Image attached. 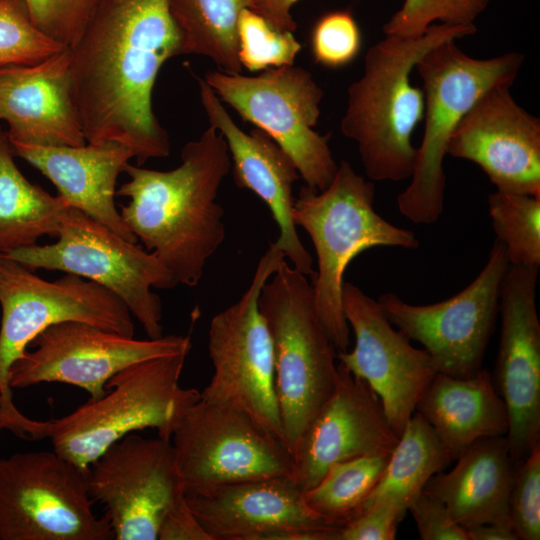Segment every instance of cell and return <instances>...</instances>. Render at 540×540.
Returning a JSON list of instances; mask_svg holds the SVG:
<instances>
[{
	"mask_svg": "<svg viewBox=\"0 0 540 540\" xmlns=\"http://www.w3.org/2000/svg\"><path fill=\"white\" fill-rule=\"evenodd\" d=\"M14 156L8 134L0 128V254L34 245L45 235L56 238L68 206L26 179Z\"/></svg>",
	"mask_w": 540,
	"mask_h": 540,
	"instance_id": "27",
	"label": "cell"
},
{
	"mask_svg": "<svg viewBox=\"0 0 540 540\" xmlns=\"http://www.w3.org/2000/svg\"><path fill=\"white\" fill-rule=\"evenodd\" d=\"M252 0H170L182 36L183 54L210 58L228 74H239L238 21Z\"/></svg>",
	"mask_w": 540,
	"mask_h": 540,
	"instance_id": "29",
	"label": "cell"
},
{
	"mask_svg": "<svg viewBox=\"0 0 540 540\" xmlns=\"http://www.w3.org/2000/svg\"><path fill=\"white\" fill-rule=\"evenodd\" d=\"M451 461L430 424L414 412L358 514L374 504H382L392 508L403 519L410 503L423 491L427 481L443 471Z\"/></svg>",
	"mask_w": 540,
	"mask_h": 540,
	"instance_id": "28",
	"label": "cell"
},
{
	"mask_svg": "<svg viewBox=\"0 0 540 540\" xmlns=\"http://www.w3.org/2000/svg\"><path fill=\"white\" fill-rule=\"evenodd\" d=\"M398 440L379 396L339 362L331 395L292 452V477L306 491L331 465L363 456L391 454Z\"/></svg>",
	"mask_w": 540,
	"mask_h": 540,
	"instance_id": "19",
	"label": "cell"
},
{
	"mask_svg": "<svg viewBox=\"0 0 540 540\" xmlns=\"http://www.w3.org/2000/svg\"><path fill=\"white\" fill-rule=\"evenodd\" d=\"M408 511L422 540H468L466 529L452 519L445 505L423 491Z\"/></svg>",
	"mask_w": 540,
	"mask_h": 540,
	"instance_id": "38",
	"label": "cell"
},
{
	"mask_svg": "<svg viewBox=\"0 0 540 540\" xmlns=\"http://www.w3.org/2000/svg\"><path fill=\"white\" fill-rule=\"evenodd\" d=\"M2 429H5V423H4L3 412H2V409H1V406H0V431Z\"/></svg>",
	"mask_w": 540,
	"mask_h": 540,
	"instance_id": "43",
	"label": "cell"
},
{
	"mask_svg": "<svg viewBox=\"0 0 540 540\" xmlns=\"http://www.w3.org/2000/svg\"><path fill=\"white\" fill-rule=\"evenodd\" d=\"M33 24L69 48L83 33L98 0H22Z\"/></svg>",
	"mask_w": 540,
	"mask_h": 540,
	"instance_id": "37",
	"label": "cell"
},
{
	"mask_svg": "<svg viewBox=\"0 0 540 540\" xmlns=\"http://www.w3.org/2000/svg\"><path fill=\"white\" fill-rule=\"evenodd\" d=\"M171 442L185 492L293 474L282 441L247 413L201 396L184 411Z\"/></svg>",
	"mask_w": 540,
	"mask_h": 540,
	"instance_id": "13",
	"label": "cell"
},
{
	"mask_svg": "<svg viewBox=\"0 0 540 540\" xmlns=\"http://www.w3.org/2000/svg\"><path fill=\"white\" fill-rule=\"evenodd\" d=\"M0 406L5 429L26 440H39L42 421L22 414L9 383L13 364L47 327L66 321L87 323L134 337L125 303L100 284L67 273L46 281L7 254H0Z\"/></svg>",
	"mask_w": 540,
	"mask_h": 540,
	"instance_id": "5",
	"label": "cell"
},
{
	"mask_svg": "<svg viewBox=\"0 0 540 540\" xmlns=\"http://www.w3.org/2000/svg\"><path fill=\"white\" fill-rule=\"evenodd\" d=\"M401 521L392 508L374 504L339 528L338 540H393Z\"/></svg>",
	"mask_w": 540,
	"mask_h": 540,
	"instance_id": "39",
	"label": "cell"
},
{
	"mask_svg": "<svg viewBox=\"0 0 540 540\" xmlns=\"http://www.w3.org/2000/svg\"><path fill=\"white\" fill-rule=\"evenodd\" d=\"M299 0H252L250 9L264 17L280 31L295 32L297 24L292 8Z\"/></svg>",
	"mask_w": 540,
	"mask_h": 540,
	"instance_id": "41",
	"label": "cell"
},
{
	"mask_svg": "<svg viewBox=\"0 0 540 540\" xmlns=\"http://www.w3.org/2000/svg\"><path fill=\"white\" fill-rule=\"evenodd\" d=\"M508 265L504 246L495 239L480 273L454 296L413 305L394 293H385L377 301L393 326L423 345L438 373L468 378L482 369Z\"/></svg>",
	"mask_w": 540,
	"mask_h": 540,
	"instance_id": "14",
	"label": "cell"
},
{
	"mask_svg": "<svg viewBox=\"0 0 540 540\" xmlns=\"http://www.w3.org/2000/svg\"><path fill=\"white\" fill-rule=\"evenodd\" d=\"M200 100L209 121L224 138L235 184L256 194L268 207L277 225L272 245L293 267L313 277V258L301 242L293 220V185L300 175L290 156L261 129L243 131L229 115L211 87L197 77Z\"/></svg>",
	"mask_w": 540,
	"mask_h": 540,
	"instance_id": "21",
	"label": "cell"
},
{
	"mask_svg": "<svg viewBox=\"0 0 540 540\" xmlns=\"http://www.w3.org/2000/svg\"><path fill=\"white\" fill-rule=\"evenodd\" d=\"M508 510L518 539H540V443L513 463Z\"/></svg>",
	"mask_w": 540,
	"mask_h": 540,
	"instance_id": "35",
	"label": "cell"
},
{
	"mask_svg": "<svg viewBox=\"0 0 540 540\" xmlns=\"http://www.w3.org/2000/svg\"><path fill=\"white\" fill-rule=\"evenodd\" d=\"M342 304L355 345L351 351L337 352V359L375 391L390 426L400 436L438 373L435 364L426 350L415 348L393 327L378 301L359 287L344 282Z\"/></svg>",
	"mask_w": 540,
	"mask_h": 540,
	"instance_id": "17",
	"label": "cell"
},
{
	"mask_svg": "<svg viewBox=\"0 0 540 540\" xmlns=\"http://www.w3.org/2000/svg\"><path fill=\"white\" fill-rule=\"evenodd\" d=\"M389 457L363 456L331 465L313 487L303 491L307 507L329 525L341 528L358 514Z\"/></svg>",
	"mask_w": 540,
	"mask_h": 540,
	"instance_id": "30",
	"label": "cell"
},
{
	"mask_svg": "<svg viewBox=\"0 0 540 540\" xmlns=\"http://www.w3.org/2000/svg\"><path fill=\"white\" fill-rule=\"evenodd\" d=\"M56 238L7 255L31 270L62 271L100 284L125 303L148 338L163 336L161 299L151 289L178 282L153 252L71 206L62 213Z\"/></svg>",
	"mask_w": 540,
	"mask_h": 540,
	"instance_id": "9",
	"label": "cell"
},
{
	"mask_svg": "<svg viewBox=\"0 0 540 540\" xmlns=\"http://www.w3.org/2000/svg\"><path fill=\"white\" fill-rule=\"evenodd\" d=\"M185 500L211 540H268L279 532L338 528L307 507L292 476L186 491Z\"/></svg>",
	"mask_w": 540,
	"mask_h": 540,
	"instance_id": "22",
	"label": "cell"
},
{
	"mask_svg": "<svg viewBox=\"0 0 540 540\" xmlns=\"http://www.w3.org/2000/svg\"><path fill=\"white\" fill-rule=\"evenodd\" d=\"M448 40L416 64L423 81L425 128L408 187L397 197L399 212L416 224H432L444 208L447 145L474 102L497 86H510L524 61L520 52L476 59Z\"/></svg>",
	"mask_w": 540,
	"mask_h": 540,
	"instance_id": "7",
	"label": "cell"
},
{
	"mask_svg": "<svg viewBox=\"0 0 540 540\" xmlns=\"http://www.w3.org/2000/svg\"><path fill=\"white\" fill-rule=\"evenodd\" d=\"M89 468L53 451L0 458V540H112L92 510Z\"/></svg>",
	"mask_w": 540,
	"mask_h": 540,
	"instance_id": "11",
	"label": "cell"
},
{
	"mask_svg": "<svg viewBox=\"0 0 540 540\" xmlns=\"http://www.w3.org/2000/svg\"><path fill=\"white\" fill-rule=\"evenodd\" d=\"M65 48L36 28L22 0H0V67L34 65Z\"/></svg>",
	"mask_w": 540,
	"mask_h": 540,
	"instance_id": "33",
	"label": "cell"
},
{
	"mask_svg": "<svg viewBox=\"0 0 540 540\" xmlns=\"http://www.w3.org/2000/svg\"><path fill=\"white\" fill-rule=\"evenodd\" d=\"M0 120L11 143H87L72 95L69 48L34 65L0 67Z\"/></svg>",
	"mask_w": 540,
	"mask_h": 540,
	"instance_id": "23",
	"label": "cell"
},
{
	"mask_svg": "<svg viewBox=\"0 0 540 540\" xmlns=\"http://www.w3.org/2000/svg\"><path fill=\"white\" fill-rule=\"evenodd\" d=\"M88 489L116 540H157L164 515L185 494L171 440L135 433L89 466Z\"/></svg>",
	"mask_w": 540,
	"mask_h": 540,
	"instance_id": "16",
	"label": "cell"
},
{
	"mask_svg": "<svg viewBox=\"0 0 540 540\" xmlns=\"http://www.w3.org/2000/svg\"><path fill=\"white\" fill-rule=\"evenodd\" d=\"M70 51L72 95L87 143L117 142L137 165L170 153L152 107L159 70L183 54L170 0H98Z\"/></svg>",
	"mask_w": 540,
	"mask_h": 540,
	"instance_id": "1",
	"label": "cell"
},
{
	"mask_svg": "<svg viewBox=\"0 0 540 540\" xmlns=\"http://www.w3.org/2000/svg\"><path fill=\"white\" fill-rule=\"evenodd\" d=\"M158 540H211L185 500V494L164 515Z\"/></svg>",
	"mask_w": 540,
	"mask_h": 540,
	"instance_id": "40",
	"label": "cell"
},
{
	"mask_svg": "<svg viewBox=\"0 0 540 540\" xmlns=\"http://www.w3.org/2000/svg\"><path fill=\"white\" fill-rule=\"evenodd\" d=\"M284 258L270 243L248 289L238 301L211 319L208 352L213 374L200 391L206 400L247 413L264 431L283 443L272 339L258 300L263 285Z\"/></svg>",
	"mask_w": 540,
	"mask_h": 540,
	"instance_id": "10",
	"label": "cell"
},
{
	"mask_svg": "<svg viewBox=\"0 0 540 540\" xmlns=\"http://www.w3.org/2000/svg\"><path fill=\"white\" fill-rule=\"evenodd\" d=\"M203 79L222 102L290 156L308 187L320 191L330 184L338 164L329 135L314 130L324 92L309 71L293 64L257 76L211 71Z\"/></svg>",
	"mask_w": 540,
	"mask_h": 540,
	"instance_id": "12",
	"label": "cell"
},
{
	"mask_svg": "<svg viewBox=\"0 0 540 540\" xmlns=\"http://www.w3.org/2000/svg\"><path fill=\"white\" fill-rule=\"evenodd\" d=\"M538 267L508 265L501 291L500 343L492 376L505 402L513 463L540 443V322Z\"/></svg>",
	"mask_w": 540,
	"mask_h": 540,
	"instance_id": "18",
	"label": "cell"
},
{
	"mask_svg": "<svg viewBox=\"0 0 540 540\" xmlns=\"http://www.w3.org/2000/svg\"><path fill=\"white\" fill-rule=\"evenodd\" d=\"M180 156V165L168 171L128 163L129 180L116 195L130 199L120 206V214L137 240L178 284L194 287L225 240L224 211L216 199L231 158L223 136L212 126L186 143Z\"/></svg>",
	"mask_w": 540,
	"mask_h": 540,
	"instance_id": "2",
	"label": "cell"
},
{
	"mask_svg": "<svg viewBox=\"0 0 540 540\" xmlns=\"http://www.w3.org/2000/svg\"><path fill=\"white\" fill-rule=\"evenodd\" d=\"M415 412L430 424L451 460L480 438L508 432L507 407L484 369L468 378L437 373Z\"/></svg>",
	"mask_w": 540,
	"mask_h": 540,
	"instance_id": "26",
	"label": "cell"
},
{
	"mask_svg": "<svg viewBox=\"0 0 540 540\" xmlns=\"http://www.w3.org/2000/svg\"><path fill=\"white\" fill-rule=\"evenodd\" d=\"M237 34L240 63L251 72L293 65L302 48L293 32L276 29L250 8L241 12Z\"/></svg>",
	"mask_w": 540,
	"mask_h": 540,
	"instance_id": "32",
	"label": "cell"
},
{
	"mask_svg": "<svg viewBox=\"0 0 540 540\" xmlns=\"http://www.w3.org/2000/svg\"><path fill=\"white\" fill-rule=\"evenodd\" d=\"M11 143V142H10ZM19 156L39 170L74 207L121 237L137 243L116 209V184L133 153L117 142L82 146H41L11 143Z\"/></svg>",
	"mask_w": 540,
	"mask_h": 540,
	"instance_id": "24",
	"label": "cell"
},
{
	"mask_svg": "<svg viewBox=\"0 0 540 540\" xmlns=\"http://www.w3.org/2000/svg\"><path fill=\"white\" fill-rule=\"evenodd\" d=\"M492 227L509 265H540V196L495 191L488 196Z\"/></svg>",
	"mask_w": 540,
	"mask_h": 540,
	"instance_id": "31",
	"label": "cell"
},
{
	"mask_svg": "<svg viewBox=\"0 0 540 540\" xmlns=\"http://www.w3.org/2000/svg\"><path fill=\"white\" fill-rule=\"evenodd\" d=\"M188 353L147 359L112 376L105 394L73 412L44 421V438L61 457L89 466L112 444L146 428L170 439L187 407L199 396L179 384Z\"/></svg>",
	"mask_w": 540,
	"mask_h": 540,
	"instance_id": "6",
	"label": "cell"
},
{
	"mask_svg": "<svg viewBox=\"0 0 540 540\" xmlns=\"http://www.w3.org/2000/svg\"><path fill=\"white\" fill-rule=\"evenodd\" d=\"M491 0H404L384 24L385 35L418 37L435 21L453 26L474 25Z\"/></svg>",
	"mask_w": 540,
	"mask_h": 540,
	"instance_id": "34",
	"label": "cell"
},
{
	"mask_svg": "<svg viewBox=\"0 0 540 540\" xmlns=\"http://www.w3.org/2000/svg\"><path fill=\"white\" fill-rule=\"evenodd\" d=\"M509 89L493 87L474 102L446 154L477 164L497 191L540 196V119Z\"/></svg>",
	"mask_w": 540,
	"mask_h": 540,
	"instance_id": "20",
	"label": "cell"
},
{
	"mask_svg": "<svg viewBox=\"0 0 540 540\" xmlns=\"http://www.w3.org/2000/svg\"><path fill=\"white\" fill-rule=\"evenodd\" d=\"M10 370L11 388L58 382L84 389L91 400L105 394L108 380L147 359L188 353L189 335L139 340L77 321L53 324L40 332Z\"/></svg>",
	"mask_w": 540,
	"mask_h": 540,
	"instance_id": "15",
	"label": "cell"
},
{
	"mask_svg": "<svg viewBox=\"0 0 540 540\" xmlns=\"http://www.w3.org/2000/svg\"><path fill=\"white\" fill-rule=\"evenodd\" d=\"M468 540H518V536L508 524H479L465 528Z\"/></svg>",
	"mask_w": 540,
	"mask_h": 540,
	"instance_id": "42",
	"label": "cell"
},
{
	"mask_svg": "<svg viewBox=\"0 0 540 540\" xmlns=\"http://www.w3.org/2000/svg\"><path fill=\"white\" fill-rule=\"evenodd\" d=\"M449 472L434 474L423 492L439 500L464 528L479 524H510L508 497L513 462L507 435L473 442Z\"/></svg>",
	"mask_w": 540,
	"mask_h": 540,
	"instance_id": "25",
	"label": "cell"
},
{
	"mask_svg": "<svg viewBox=\"0 0 540 540\" xmlns=\"http://www.w3.org/2000/svg\"><path fill=\"white\" fill-rule=\"evenodd\" d=\"M258 305L272 339L284 444L292 454L334 389L337 350L317 315L312 284L285 260L263 285Z\"/></svg>",
	"mask_w": 540,
	"mask_h": 540,
	"instance_id": "8",
	"label": "cell"
},
{
	"mask_svg": "<svg viewBox=\"0 0 540 540\" xmlns=\"http://www.w3.org/2000/svg\"><path fill=\"white\" fill-rule=\"evenodd\" d=\"M373 181L340 161L330 184L323 190L307 185L294 201L293 220L310 236L317 256L312 277L314 305L337 352L348 350L350 328L342 304L344 273L352 260L374 247L416 249L419 240L374 209Z\"/></svg>",
	"mask_w": 540,
	"mask_h": 540,
	"instance_id": "4",
	"label": "cell"
},
{
	"mask_svg": "<svg viewBox=\"0 0 540 540\" xmlns=\"http://www.w3.org/2000/svg\"><path fill=\"white\" fill-rule=\"evenodd\" d=\"M476 31L475 24H432L418 37L385 35L367 50L362 76L348 87L340 129L356 143L369 180L412 176L417 154L412 134L423 120L425 97L411 73L433 47Z\"/></svg>",
	"mask_w": 540,
	"mask_h": 540,
	"instance_id": "3",
	"label": "cell"
},
{
	"mask_svg": "<svg viewBox=\"0 0 540 540\" xmlns=\"http://www.w3.org/2000/svg\"><path fill=\"white\" fill-rule=\"evenodd\" d=\"M361 49V33L351 12L337 10L318 19L311 32V52L316 63L339 68L349 64Z\"/></svg>",
	"mask_w": 540,
	"mask_h": 540,
	"instance_id": "36",
	"label": "cell"
}]
</instances>
